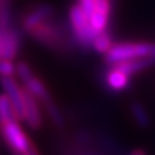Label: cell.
Wrapping results in <instances>:
<instances>
[{
    "mask_svg": "<svg viewBox=\"0 0 155 155\" xmlns=\"http://www.w3.org/2000/svg\"><path fill=\"white\" fill-rule=\"evenodd\" d=\"M7 28H2L0 27V60L3 58V44H4V32Z\"/></svg>",
    "mask_w": 155,
    "mask_h": 155,
    "instance_id": "d6986e66",
    "label": "cell"
},
{
    "mask_svg": "<svg viewBox=\"0 0 155 155\" xmlns=\"http://www.w3.org/2000/svg\"><path fill=\"white\" fill-rule=\"evenodd\" d=\"M22 88L25 89L28 94H31L34 98H36L40 104H45L47 101L51 100V94L48 92L47 85L43 83L38 76H32L30 80L22 84Z\"/></svg>",
    "mask_w": 155,
    "mask_h": 155,
    "instance_id": "8fae6325",
    "label": "cell"
},
{
    "mask_svg": "<svg viewBox=\"0 0 155 155\" xmlns=\"http://www.w3.org/2000/svg\"><path fill=\"white\" fill-rule=\"evenodd\" d=\"M16 76V64L14 61L2 58L0 60V78H14Z\"/></svg>",
    "mask_w": 155,
    "mask_h": 155,
    "instance_id": "ac0fdd59",
    "label": "cell"
},
{
    "mask_svg": "<svg viewBox=\"0 0 155 155\" xmlns=\"http://www.w3.org/2000/svg\"><path fill=\"white\" fill-rule=\"evenodd\" d=\"M130 114H132V118L134 119V122L137 123L140 127H149L150 125V115L147 113V110L145 109V106L140 102H133L130 105Z\"/></svg>",
    "mask_w": 155,
    "mask_h": 155,
    "instance_id": "9a60e30c",
    "label": "cell"
},
{
    "mask_svg": "<svg viewBox=\"0 0 155 155\" xmlns=\"http://www.w3.org/2000/svg\"><path fill=\"white\" fill-rule=\"evenodd\" d=\"M23 154H25V155H40V153H39V150L35 147V145H31V146L30 147H28V150H27V151L26 153H23Z\"/></svg>",
    "mask_w": 155,
    "mask_h": 155,
    "instance_id": "ffe728a7",
    "label": "cell"
},
{
    "mask_svg": "<svg viewBox=\"0 0 155 155\" xmlns=\"http://www.w3.org/2000/svg\"><path fill=\"white\" fill-rule=\"evenodd\" d=\"M53 13H54L53 7L49 5V4H38V5L32 7L22 18V22H21L22 30L26 31L27 34H30L39 25L49 21L53 16Z\"/></svg>",
    "mask_w": 155,
    "mask_h": 155,
    "instance_id": "5b68a950",
    "label": "cell"
},
{
    "mask_svg": "<svg viewBox=\"0 0 155 155\" xmlns=\"http://www.w3.org/2000/svg\"><path fill=\"white\" fill-rule=\"evenodd\" d=\"M0 134L12 153H26L32 145L18 119L0 125Z\"/></svg>",
    "mask_w": 155,
    "mask_h": 155,
    "instance_id": "3957f363",
    "label": "cell"
},
{
    "mask_svg": "<svg viewBox=\"0 0 155 155\" xmlns=\"http://www.w3.org/2000/svg\"><path fill=\"white\" fill-rule=\"evenodd\" d=\"M14 119H17L14 107L11 100L8 98V96L3 92V93H0V125Z\"/></svg>",
    "mask_w": 155,
    "mask_h": 155,
    "instance_id": "5bb4252c",
    "label": "cell"
},
{
    "mask_svg": "<svg viewBox=\"0 0 155 155\" xmlns=\"http://www.w3.org/2000/svg\"><path fill=\"white\" fill-rule=\"evenodd\" d=\"M13 155H25L23 153H13Z\"/></svg>",
    "mask_w": 155,
    "mask_h": 155,
    "instance_id": "7402d4cb",
    "label": "cell"
},
{
    "mask_svg": "<svg viewBox=\"0 0 155 155\" xmlns=\"http://www.w3.org/2000/svg\"><path fill=\"white\" fill-rule=\"evenodd\" d=\"M30 35L38 40L39 43L48 47H53L56 48L58 44H60L61 40V34L58 32V28L53 25V23L49 21H47L41 25H39L38 27H35L34 30L30 32Z\"/></svg>",
    "mask_w": 155,
    "mask_h": 155,
    "instance_id": "52a82bcc",
    "label": "cell"
},
{
    "mask_svg": "<svg viewBox=\"0 0 155 155\" xmlns=\"http://www.w3.org/2000/svg\"><path fill=\"white\" fill-rule=\"evenodd\" d=\"M111 16V0H94V8L89 18L91 26L96 34L107 30Z\"/></svg>",
    "mask_w": 155,
    "mask_h": 155,
    "instance_id": "8992f818",
    "label": "cell"
},
{
    "mask_svg": "<svg viewBox=\"0 0 155 155\" xmlns=\"http://www.w3.org/2000/svg\"><path fill=\"white\" fill-rule=\"evenodd\" d=\"M43 106H44V110L48 115V118L52 120L53 124L57 125V127H62L65 124L64 114H62V111L60 110V107L54 104V101L52 98L49 101H47L45 104H43Z\"/></svg>",
    "mask_w": 155,
    "mask_h": 155,
    "instance_id": "2e32d148",
    "label": "cell"
},
{
    "mask_svg": "<svg viewBox=\"0 0 155 155\" xmlns=\"http://www.w3.org/2000/svg\"><path fill=\"white\" fill-rule=\"evenodd\" d=\"M155 65V58H141V60H132V61H125L122 64L114 65L119 67L123 72H125L128 76L132 78L133 75L138 74L141 71H145L150 69L151 66Z\"/></svg>",
    "mask_w": 155,
    "mask_h": 155,
    "instance_id": "7c38bea8",
    "label": "cell"
},
{
    "mask_svg": "<svg viewBox=\"0 0 155 155\" xmlns=\"http://www.w3.org/2000/svg\"><path fill=\"white\" fill-rule=\"evenodd\" d=\"M0 85L3 92L8 96L16 111V116L19 122L23 120L25 115V89L18 83L16 78H0Z\"/></svg>",
    "mask_w": 155,
    "mask_h": 155,
    "instance_id": "277c9868",
    "label": "cell"
},
{
    "mask_svg": "<svg viewBox=\"0 0 155 155\" xmlns=\"http://www.w3.org/2000/svg\"><path fill=\"white\" fill-rule=\"evenodd\" d=\"M21 49V35L14 27H8L4 32V44H3V58L14 61Z\"/></svg>",
    "mask_w": 155,
    "mask_h": 155,
    "instance_id": "30bf717a",
    "label": "cell"
},
{
    "mask_svg": "<svg viewBox=\"0 0 155 155\" xmlns=\"http://www.w3.org/2000/svg\"><path fill=\"white\" fill-rule=\"evenodd\" d=\"M32 76H35V75H34V72H32L31 66L28 65L27 62H25V61L17 62L16 64V76L14 78H16L18 81H21V84H25Z\"/></svg>",
    "mask_w": 155,
    "mask_h": 155,
    "instance_id": "e0dca14e",
    "label": "cell"
},
{
    "mask_svg": "<svg viewBox=\"0 0 155 155\" xmlns=\"http://www.w3.org/2000/svg\"><path fill=\"white\" fill-rule=\"evenodd\" d=\"M129 155H146V153H145L143 150H140L138 149V150H133V151L130 153Z\"/></svg>",
    "mask_w": 155,
    "mask_h": 155,
    "instance_id": "44dd1931",
    "label": "cell"
},
{
    "mask_svg": "<svg viewBox=\"0 0 155 155\" xmlns=\"http://www.w3.org/2000/svg\"><path fill=\"white\" fill-rule=\"evenodd\" d=\"M104 57H105V62L110 66L132 60L155 58V43H147V41L115 43L113 48Z\"/></svg>",
    "mask_w": 155,
    "mask_h": 155,
    "instance_id": "6da1fadb",
    "label": "cell"
},
{
    "mask_svg": "<svg viewBox=\"0 0 155 155\" xmlns=\"http://www.w3.org/2000/svg\"><path fill=\"white\" fill-rule=\"evenodd\" d=\"M115 44L114 40H113V36H111V34L106 30L104 32H100L94 36L93 41H92V47L91 49H93L96 53H98V54H106L113 45Z\"/></svg>",
    "mask_w": 155,
    "mask_h": 155,
    "instance_id": "4fadbf2b",
    "label": "cell"
},
{
    "mask_svg": "<svg viewBox=\"0 0 155 155\" xmlns=\"http://www.w3.org/2000/svg\"><path fill=\"white\" fill-rule=\"evenodd\" d=\"M26 125L31 129H39L41 127L43 123V114L40 102L34 98L31 94H28L25 91V115H23V120Z\"/></svg>",
    "mask_w": 155,
    "mask_h": 155,
    "instance_id": "ba28073f",
    "label": "cell"
},
{
    "mask_svg": "<svg viewBox=\"0 0 155 155\" xmlns=\"http://www.w3.org/2000/svg\"><path fill=\"white\" fill-rule=\"evenodd\" d=\"M69 23L75 41L84 49H91L92 41L97 34L91 26L88 16L78 4L71 5L69 9Z\"/></svg>",
    "mask_w": 155,
    "mask_h": 155,
    "instance_id": "7a4b0ae2",
    "label": "cell"
},
{
    "mask_svg": "<svg viewBox=\"0 0 155 155\" xmlns=\"http://www.w3.org/2000/svg\"><path fill=\"white\" fill-rule=\"evenodd\" d=\"M105 84L106 87L115 93L125 91L130 84V76L123 72L119 67L110 66V69L105 74Z\"/></svg>",
    "mask_w": 155,
    "mask_h": 155,
    "instance_id": "9c48e42d",
    "label": "cell"
}]
</instances>
